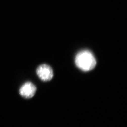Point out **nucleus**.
<instances>
[{
  "mask_svg": "<svg viewBox=\"0 0 127 127\" xmlns=\"http://www.w3.org/2000/svg\"><path fill=\"white\" fill-rule=\"evenodd\" d=\"M36 87L31 82L25 83L19 89V94L26 99L32 98L36 93Z\"/></svg>",
  "mask_w": 127,
  "mask_h": 127,
  "instance_id": "obj_3",
  "label": "nucleus"
},
{
  "mask_svg": "<svg viewBox=\"0 0 127 127\" xmlns=\"http://www.w3.org/2000/svg\"><path fill=\"white\" fill-rule=\"evenodd\" d=\"M36 73L41 80L44 82L50 81L53 77L52 69L46 64L40 65L37 69Z\"/></svg>",
  "mask_w": 127,
  "mask_h": 127,
  "instance_id": "obj_2",
  "label": "nucleus"
},
{
  "mask_svg": "<svg viewBox=\"0 0 127 127\" xmlns=\"http://www.w3.org/2000/svg\"><path fill=\"white\" fill-rule=\"evenodd\" d=\"M75 62L77 67L84 72L93 70L96 64L95 57L89 50H82L77 54Z\"/></svg>",
  "mask_w": 127,
  "mask_h": 127,
  "instance_id": "obj_1",
  "label": "nucleus"
}]
</instances>
